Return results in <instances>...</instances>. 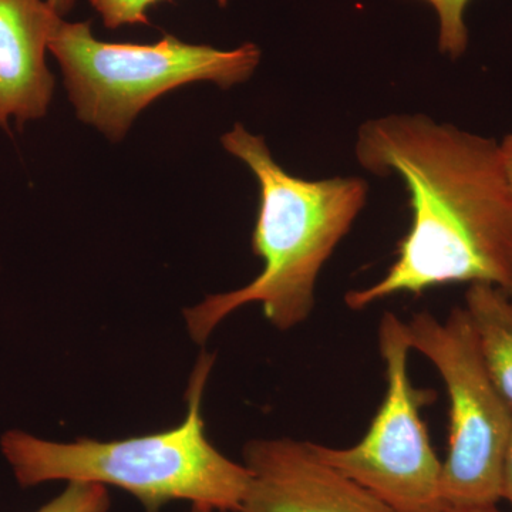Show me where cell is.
Instances as JSON below:
<instances>
[{"label":"cell","instance_id":"cell-1","mask_svg":"<svg viewBox=\"0 0 512 512\" xmlns=\"http://www.w3.org/2000/svg\"><path fill=\"white\" fill-rule=\"evenodd\" d=\"M356 156L370 173L402 177L413 221L384 278L346 295L350 309L466 282L512 296V191L494 140L403 114L360 128Z\"/></svg>","mask_w":512,"mask_h":512},{"label":"cell","instance_id":"cell-2","mask_svg":"<svg viewBox=\"0 0 512 512\" xmlns=\"http://www.w3.org/2000/svg\"><path fill=\"white\" fill-rule=\"evenodd\" d=\"M232 156L247 164L259 185L252 251L264 261L261 274L237 291L205 298L184 311L191 338L204 343L212 330L248 303H259L279 330L305 322L315 308L323 265L365 207L360 178L308 181L286 173L262 137L237 124L221 138Z\"/></svg>","mask_w":512,"mask_h":512},{"label":"cell","instance_id":"cell-3","mask_svg":"<svg viewBox=\"0 0 512 512\" xmlns=\"http://www.w3.org/2000/svg\"><path fill=\"white\" fill-rule=\"evenodd\" d=\"M214 359L204 353L198 360L187 390V417L175 429L124 440L74 443H53L10 430L0 439L3 457L23 488L49 481H92L127 491L146 512H160L181 500L239 512L249 484L248 468L212 446L201 416Z\"/></svg>","mask_w":512,"mask_h":512},{"label":"cell","instance_id":"cell-4","mask_svg":"<svg viewBox=\"0 0 512 512\" xmlns=\"http://www.w3.org/2000/svg\"><path fill=\"white\" fill-rule=\"evenodd\" d=\"M77 117L110 141H120L141 111L185 84L210 82L222 89L247 82L261 49L195 45L173 35L147 45L104 42L92 23L60 18L49 42Z\"/></svg>","mask_w":512,"mask_h":512},{"label":"cell","instance_id":"cell-5","mask_svg":"<svg viewBox=\"0 0 512 512\" xmlns=\"http://www.w3.org/2000/svg\"><path fill=\"white\" fill-rule=\"evenodd\" d=\"M406 325L412 350L439 370L450 400V439L441 478L444 508L497 505L503 500L512 409L485 369L467 312L454 308L444 322L421 312Z\"/></svg>","mask_w":512,"mask_h":512},{"label":"cell","instance_id":"cell-6","mask_svg":"<svg viewBox=\"0 0 512 512\" xmlns=\"http://www.w3.org/2000/svg\"><path fill=\"white\" fill-rule=\"evenodd\" d=\"M379 349L386 393L365 437L348 448L312 443L313 451L396 511L441 512L443 461L431 446L421 417L434 393L417 389L410 379L407 325L392 312L380 320Z\"/></svg>","mask_w":512,"mask_h":512},{"label":"cell","instance_id":"cell-7","mask_svg":"<svg viewBox=\"0 0 512 512\" xmlns=\"http://www.w3.org/2000/svg\"><path fill=\"white\" fill-rule=\"evenodd\" d=\"M244 460L249 484L239 512H399L323 463L308 441H251Z\"/></svg>","mask_w":512,"mask_h":512},{"label":"cell","instance_id":"cell-8","mask_svg":"<svg viewBox=\"0 0 512 512\" xmlns=\"http://www.w3.org/2000/svg\"><path fill=\"white\" fill-rule=\"evenodd\" d=\"M57 15L47 0H0V128L43 119L55 76L47 66Z\"/></svg>","mask_w":512,"mask_h":512},{"label":"cell","instance_id":"cell-9","mask_svg":"<svg viewBox=\"0 0 512 512\" xmlns=\"http://www.w3.org/2000/svg\"><path fill=\"white\" fill-rule=\"evenodd\" d=\"M467 312L485 369L512 409V296L490 284H470Z\"/></svg>","mask_w":512,"mask_h":512},{"label":"cell","instance_id":"cell-10","mask_svg":"<svg viewBox=\"0 0 512 512\" xmlns=\"http://www.w3.org/2000/svg\"><path fill=\"white\" fill-rule=\"evenodd\" d=\"M439 18V47L444 55L463 56L468 46V29L464 13L470 0H424Z\"/></svg>","mask_w":512,"mask_h":512},{"label":"cell","instance_id":"cell-11","mask_svg":"<svg viewBox=\"0 0 512 512\" xmlns=\"http://www.w3.org/2000/svg\"><path fill=\"white\" fill-rule=\"evenodd\" d=\"M107 485L92 481H69L66 490L36 512H109Z\"/></svg>","mask_w":512,"mask_h":512},{"label":"cell","instance_id":"cell-12","mask_svg":"<svg viewBox=\"0 0 512 512\" xmlns=\"http://www.w3.org/2000/svg\"><path fill=\"white\" fill-rule=\"evenodd\" d=\"M167 0H89L92 8L109 29H119L123 26L148 25V12L157 3ZM221 6L227 5L228 0H218Z\"/></svg>","mask_w":512,"mask_h":512},{"label":"cell","instance_id":"cell-13","mask_svg":"<svg viewBox=\"0 0 512 512\" xmlns=\"http://www.w3.org/2000/svg\"><path fill=\"white\" fill-rule=\"evenodd\" d=\"M501 498L507 500L512 507V436L505 454L503 481H501Z\"/></svg>","mask_w":512,"mask_h":512},{"label":"cell","instance_id":"cell-14","mask_svg":"<svg viewBox=\"0 0 512 512\" xmlns=\"http://www.w3.org/2000/svg\"><path fill=\"white\" fill-rule=\"evenodd\" d=\"M501 163H503L505 178L512 191V134L504 138L500 146Z\"/></svg>","mask_w":512,"mask_h":512},{"label":"cell","instance_id":"cell-15","mask_svg":"<svg viewBox=\"0 0 512 512\" xmlns=\"http://www.w3.org/2000/svg\"><path fill=\"white\" fill-rule=\"evenodd\" d=\"M47 3L52 6L57 15L66 18L72 12L74 6H76L77 0H47Z\"/></svg>","mask_w":512,"mask_h":512},{"label":"cell","instance_id":"cell-16","mask_svg":"<svg viewBox=\"0 0 512 512\" xmlns=\"http://www.w3.org/2000/svg\"><path fill=\"white\" fill-rule=\"evenodd\" d=\"M441 512H500L497 505L491 507H476V508H444Z\"/></svg>","mask_w":512,"mask_h":512},{"label":"cell","instance_id":"cell-17","mask_svg":"<svg viewBox=\"0 0 512 512\" xmlns=\"http://www.w3.org/2000/svg\"><path fill=\"white\" fill-rule=\"evenodd\" d=\"M210 505L204 504H192L190 512H212Z\"/></svg>","mask_w":512,"mask_h":512}]
</instances>
